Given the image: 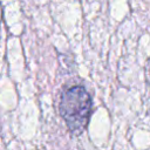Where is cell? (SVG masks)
Returning <instances> with one entry per match:
<instances>
[{"label": "cell", "mask_w": 150, "mask_h": 150, "mask_svg": "<svg viewBox=\"0 0 150 150\" xmlns=\"http://www.w3.org/2000/svg\"><path fill=\"white\" fill-rule=\"evenodd\" d=\"M93 101L82 86H74L61 95L59 111L73 135L82 134L89 122Z\"/></svg>", "instance_id": "6da1fadb"}]
</instances>
